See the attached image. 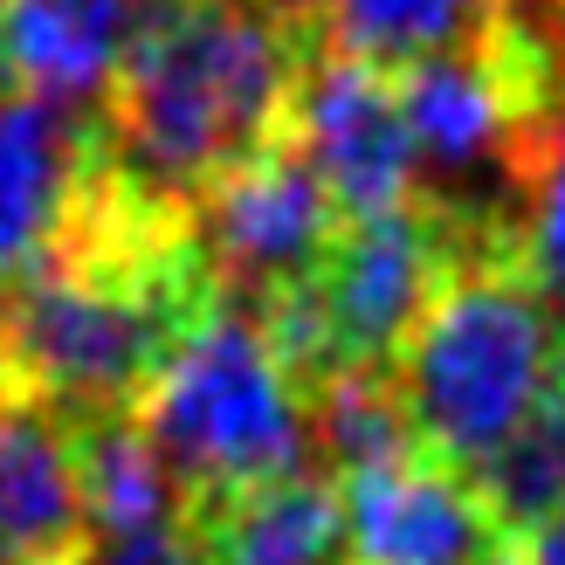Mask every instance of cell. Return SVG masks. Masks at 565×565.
I'll return each instance as SVG.
<instances>
[{"label":"cell","mask_w":565,"mask_h":565,"mask_svg":"<svg viewBox=\"0 0 565 565\" xmlns=\"http://www.w3.org/2000/svg\"><path fill=\"white\" fill-rule=\"evenodd\" d=\"M214 303L186 207L146 201L97 166L63 235L0 282V386L63 428L138 414Z\"/></svg>","instance_id":"cell-1"},{"label":"cell","mask_w":565,"mask_h":565,"mask_svg":"<svg viewBox=\"0 0 565 565\" xmlns=\"http://www.w3.org/2000/svg\"><path fill=\"white\" fill-rule=\"evenodd\" d=\"M518 235H524V263L539 269L545 297L565 310V110L552 118L539 159L524 173V207H518Z\"/></svg>","instance_id":"cell-15"},{"label":"cell","mask_w":565,"mask_h":565,"mask_svg":"<svg viewBox=\"0 0 565 565\" xmlns=\"http://www.w3.org/2000/svg\"><path fill=\"white\" fill-rule=\"evenodd\" d=\"M511 558H518V565H565V503H552V511L531 524V531H518V539H511Z\"/></svg>","instance_id":"cell-17"},{"label":"cell","mask_w":565,"mask_h":565,"mask_svg":"<svg viewBox=\"0 0 565 565\" xmlns=\"http://www.w3.org/2000/svg\"><path fill=\"white\" fill-rule=\"evenodd\" d=\"M290 146L318 173L338 221H365L386 207H407L420 193L414 146L393 104V76L352 63V55H310L290 110Z\"/></svg>","instance_id":"cell-7"},{"label":"cell","mask_w":565,"mask_h":565,"mask_svg":"<svg viewBox=\"0 0 565 565\" xmlns=\"http://www.w3.org/2000/svg\"><path fill=\"white\" fill-rule=\"evenodd\" d=\"M180 531L201 565H345V503L318 469L186 497Z\"/></svg>","instance_id":"cell-10"},{"label":"cell","mask_w":565,"mask_h":565,"mask_svg":"<svg viewBox=\"0 0 565 565\" xmlns=\"http://www.w3.org/2000/svg\"><path fill=\"white\" fill-rule=\"evenodd\" d=\"M310 55L303 0H159L97 97L104 173L186 207L290 138Z\"/></svg>","instance_id":"cell-2"},{"label":"cell","mask_w":565,"mask_h":565,"mask_svg":"<svg viewBox=\"0 0 565 565\" xmlns=\"http://www.w3.org/2000/svg\"><path fill=\"white\" fill-rule=\"evenodd\" d=\"M186 235L201 248L214 290L263 318V310H276L282 297H297L318 276L324 248L338 235V214L324 201L318 173L303 166V152L282 138L263 159L221 173L207 193H193Z\"/></svg>","instance_id":"cell-6"},{"label":"cell","mask_w":565,"mask_h":565,"mask_svg":"<svg viewBox=\"0 0 565 565\" xmlns=\"http://www.w3.org/2000/svg\"><path fill=\"white\" fill-rule=\"evenodd\" d=\"M345 565H503L511 539L462 469L407 456L393 469L338 483Z\"/></svg>","instance_id":"cell-8"},{"label":"cell","mask_w":565,"mask_h":565,"mask_svg":"<svg viewBox=\"0 0 565 565\" xmlns=\"http://www.w3.org/2000/svg\"><path fill=\"white\" fill-rule=\"evenodd\" d=\"M97 166V104H42L0 90V282H14L63 235Z\"/></svg>","instance_id":"cell-9"},{"label":"cell","mask_w":565,"mask_h":565,"mask_svg":"<svg viewBox=\"0 0 565 565\" xmlns=\"http://www.w3.org/2000/svg\"><path fill=\"white\" fill-rule=\"evenodd\" d=\"M558 359L565 310L524 263V235L503 221H456V256L386 373L414 448L469 476L531 414Z\"/></svg>","instance_id":"cell-3"},{"label":"cell","mask_w":565,"mask_h":565,"mask_svg":"<svg viewBox=\"0 0 565 565\" xmlns=\"http://www.w3.org/2000/svg\"><path fill=\"white\" fill-rule=\"evenodd\" d=\"M131 420L180 483V503L310 469L303 386L276 359L263 318L228 297L166 359V373L152 380Z\"/></svg>","instance_id":"cell-4"},{"label":"cell","mask_w":565,"mask_h":565,"mask_svg":"<svg viewBox=\"0 0 565 565\" xmlns=\"http://www.w3.org/2000/svg\"><path fill=\"white\" fill-rule=\"evenodd\" d=\"M63 435H70V462H76L90 539H131V531L180 524V483L166 476V462L152 456V441L138 435L131 414L76 420Z\"/></svg>","instance_id":"cell-13"},{"label":"cell","mask_w":565,"mask_h":565,"mask_svg":"<svg viewBox=\"0 0 565 565\" xmlns=\"http://www.w3.org/2000/svg\"><path fill=\"white\" fill-rule=\"evenodd\" d=\"M448 256H456V214L435 207L428 193L365 221H338L318 276L276 310H263V331L276 359L290 365V380L310 386L345 365H393Z\"/></svg>","instance_id":"cell-5"},{"label":"cell","mask_w":565,"mask_h":565,"mask_svg":"<svg viewBox=\"0 0 565 565\" xmlns=\"http://www.w3.org/2000/svg\"><path fill=\"white\" fill-rule=\"evenodd\" d=\"M503 0H303L310 35L324 55H352V63L401 76L428 55L469 49L497 21Z\"/></svg>","instance_id":"cell-12"},{"label":"cell","mask_w":565,"mask_h":565,"mask_svg":"<svg viewBox=\"0 0 565 565\" xmlns=\"http://www.w3.org/2000/svg\"><path fill=\"white\" fill-rule=\"evenodd\" d=\"M159 0H0V90L97 104Z\"/></svg>","instance_id":"cell-11"},{"label":"cell","mask_w":565,"mask_h":565,"mask_svg":"<svg viewBox=\"0 0 565 565\" xmlns=\"http://www.w3.org/2000/svg\"><path fill=\"white\" fill-rule=\"evenodd\" d=\"M476 497L490 503V518L503 524V539L531 531L552 503H565V359L552 365L545 393L531 401V414L503 435L497 456L469 469Z\"/></svg>","instance_id":"cell-14"},{"label":"cell","mask_w":565,"mask_h":565,"mask_svg":"<svg viewBox=\"0 0 565 565\" xmlns=\"http://www.w3.org/2000/svg\"><path fill=\"white\" fill-rule=\"evenodd\" d=\"M503 565H518V558H503Z\"/></svg>","instance_id":"cell-18"},{"label":"cell","mask_w":565,"mask_h":565,"mask_svg":"<svg viewBox=\"0 0 565 565\" xmlns=\"http://www.w3.org/2000/svg\"><path fill=\"white\" fill-rule=\"evenodd\" d=\"M76 565H201V558H193L180 524H159V531H131V539H90Z\"/></svg>","instance_id":"cell-16"}]
</instances>
